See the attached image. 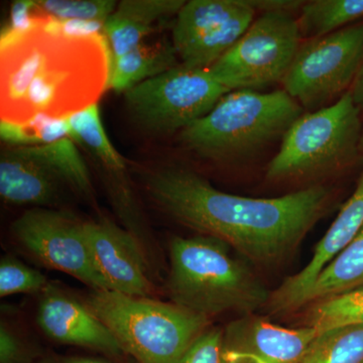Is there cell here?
<instances>
[{
	"mask_svg": "<svg viewBox=\"0 0 363 363\" xmlns=\"http://www.w3.org/2000/svg\"><path fill=\"white\" fill-rule=\"evenodd\" d=\"M298 18L288 11H266L210 67L229 91L255 90L283 81L301 45Z\"/></svg>",
	"mask_w": 363,
	"mask_h": 363,
	"instance_id": "9",
	"label": "cell"
},
{
	"mask_svg": "<svg viewBox=\"0 0 363 363\" xmlns=\"http://www.w3.org/2000/svg\"><path fill=\"white\" fill-rule=\"evenodd\" d=\"M360 150H363V130H362V140H360Z\"/></svg>",
	"mask_w": 363,
	"mask_h": 363,
	"instance_id": "32",
	"label": "cell"
},
{
	"mask_svg": "<svg viewBox=\"0 0 363 363\" xmlns=\"http://www.w3.org/2000/svg\"><path fill=\"white\" fill-rule=\"evenodd\" d=\"M111 56L102 33H73L33 20L0 38L1 123L66 119L109 89Z\"/></svg>",
	"mask_w": 363,
	"mask_h": 363,
	"instance_id": "1",
	"label": "cell"
},
{
	"mask_svg": "<svg viewBox=\"0 0 363 363\" xmlns=\"http://www.w3.org/2000/svg\"><path fill=\"white\" fill-rule=\"evenodd\" d=\"M350 92L353 100H354L355 104L359 107L360 111L363 113V57L359 70L357 72V77H355L354 82L351 86Z\"/></svg>",
	"mask_w": 363,
	"mask_h": 363,
	"instance_id": "29",
	"label": "cell"
},
{
	"mask_svg": "<svg viewBox=\"0 0 363 363\" xmlns=\"http://www.w3.org/2000/svg\"><path fill=\"white\" fill-rule=\"evenodd\" d=\"M240 355L243 357V363H267L264 360L259 359V358L250 357V355Z\"/></svg>",
	"mask_w": 363,
	"mask_h": 363,
	"instance_id": "31",
	"label": "cell"
},
{
	"mask_svg": "<svg viewBox=\"0 0 363 363\" xmlns=\"http://www.w3.org/2000/svg\"><path fill=\"white\" fill-rule=\"evenodd\" d=\"M32 352L25 339L4 320L0 324V363H32Z\"/></svg>",
	"mask_w": 363,
	"mask_h": 363,
	"instance_id": "28",
	"label": "cell"
},
{
	"mask_svg": "<svg viewBox=\"0 0 363 363\" xmlns=\"http://www.w3.org/2000/svg\"><path fill=\"white\" fill-rule=\"evenodd\" d=\"M178 55L173 43L168 40L143 42L128 54L111 63L109 89L125 93L178 66Z\"/></svg>",
	"mask_w": 363,
	"mask_h": 363,
	"instance_id": "18",
	"label": "cell"
},
{
	"mask_svg": "<svg viewBox=\"0 0 363 363\" xmlns=\"http://www.w3.org/2000/svg\"><path fill=\"white\" fill-rule=\"evenodd\" d=\"M38 363H107L95 358L80 357H50Z\"/></svg>",
	"mask_w": 363,
	"mask_h": 363,
	"instance_id": "30",
	"label": "cell"
},
{
	"mask_svg": "<svg viewBox=\"0 0 363 363\" xmlns=\"http://www.w3.org/2000/svg\"><path fill=\"white\" fill-rule=\"evenodd\" d=\"M360 288H363V227L318 276L305 296L303 307Z\"/></svg>",
	"mask_w": 363,
	"mask_h": 363,
	"instance_id": "20",
	"label": "cell"
},
{
	"mask_svg": "<svg viewBox=\"0 0 363 363\" xmlns=\"http://www.w3.org/2000/svg\"><path fill=\"white\" fill-rule=\"evenodd\" d=\"M117 4L114 0H38L32 1L30 21H57L73 33H102Z\"/></svg>",
	"mask_w": 363,
	"mask_h": 363,
	"instance_id": "19",
	"label": "cell"
},
{
	"mask_svg": "<svg viewBox=\"0 0 363 363\" xmlns=\"http://www.w3.org/2000/svg\"><path fill=\"white\" fill-rule=\"evenodd\" d=\"M83 223L65 212L37 207L18 217L11 233L44 266L70 274L94 291H111L93 262Z\"/></svg>",
	"mask_w": 363,
	"mask_h": 363,
	"instance_id": "11",
	"label": "cell"
},
{
	"mask_svg": "<svg viewBox=\"0 0 363 363\" xmlns=\"http://www.w3.org/2000/svg\"><path fill=\"white\" fill-rule=\"evenodd\" d=\"M363 325V288L315 303L308 313V326L326 331Z\"/></svg>",
	"mask_w": 363,
	"mask_h": 363,
	"instance_id": "24",
	"label": "cell"
},
{
	"mask_svg": "<svg viewBox=\"0 0 363 363\" xmlns=\"http://www.w3.org/2000/svg\"><path fill=\"white\" fill-rule=\"evenodd\" d=\"M181 363H243V357L230 350L220 328H208L189 348Z\"/></svg>",
	"mask_w": 363,
	"mask_h": 363,
	"instance_id": "27",
	"label": "cell"
},
{
	"mask_svg": "<svg viewBox=\"0 0 363 363\" xmlns=\"http://www.w3.org/2000/svg\"><path fill=\"white\" fill-rule=\"evenodd\" d=\"M183 0H123L105 21L104 33L111 63L145 42L162 21L177 16Z\"/></svg>",
	"mask_w": 363,
	"mask_h": 363,
	"instance_id": "17",
	"label": "cell"
},
{
	"mask_svg": "<svg viewBox=\"0 0 363 363\" xmlns=\"http://www.w3.org/2000/svg\"><path fill=\"white\" fill-rule=\"evenodd\" d=\"M40 295L37 321L48 337L112 355L124 352L112 332L87 305L51 284Z\"/></svg>",
	"mask_w": 363,
	"mask_h": 363,
	"instance_id": "15",
	"label": "cell"
},
{
	"mask_svg": "<svg viewBox=\"0 0 363 363\" xmlns=\"http://www.w3.org/2000/svg\"><path fill=\"white\" fill-rule=\"evenodd\" d=\"M229 92L209 68L181 63L130 88L124 98L128 113L142 130L168 135L206 116Z\"/></svg>",
	"mask_w": 363,
	"mask_h": 363,
	"instance_id": "7",
	"label": "cell"
},
{
	"mask_svg": "<svg viewBox=\"0 0 363 363\" xmlns=\"http://www.w3.org/2000/svg\"><path fill=\"white\" fill-rule=\"evenodd\" d=\"M93 262L109 290L131 297L150 298L147 253L128 229L107 219L83 223Z\"/></svg>",
	"mask_w": 363,
	"mask_h": 363,
	"instance_id": "13",
	"label": "cell"
},
{
	"mask_svg": "<svg viewBox=\"0 0 363 363\" xmlns=\"http://www.w3.org/2000/svg\"><path fill=\"white\" fill-rule=\"evenodd\" d=\"M1 140L20 147H38L70 138L68 118L39 119L32 123L13 124L0 121Z\"/></svg>",
	"mask_w": 363,
	"mask_h": 363,
	"instance_id": "25",
	"label": "cell"
},
{
	"mask_svg": "<svg viewBox=\"0 0 363 363\" xmlns=\"http://www.w3.org/2000/svg\"><path fill=\"white\" fill-rule=\"evenodd\" d=\"M85 304L140 363H181L209 318L175 303L94 291Z\"/></svg>",
	"mask_w": 363,
	"mask_h": 363,
	"instance_id": "5",
	"label": "cell"
},
{
	"mask_svg": "<svg viewBox=\"0 0 363 363\" xmlns=\"http://www.w3.org/2000/svg\"><path fill=\"white\" fill-rule=\"evenodd\" d=\"M225 342L241 355H250L267 363H298L320 333L307 326L284 328L262 318L248 317L229 325Z\"/></svg>",
	"mask_w": 363,
	"mask_h": 363,
	"instance_id": "16",
	"label": "cell"
},
{
	"mask_svg": "<svg viewBox=\"0 0 363 363\" xmlns=\"http://www.w3.org/2000/svg\"><path fill=\"white\" fill-rule=\"evenodd\" d=\"M157 206L183 225L224 241L247 259L272 264L298 247L323 215L328 189L315 185L277 198L222 192L192 169L168 167L145 180Z\"/></svg>",
	"mask_w": 363,
	"mask_h": 363,
	"instance_id": "2",
	"label": "cell"
},
{
	"mask_svg": "<svg viewBox=\"0 0 363 363\" xmlns=\"http://www.w3.org/2000/svg\"><path fill=\"white\" fill-rule=\"evenodd\" d=\"M363 227V171L354 192L341 208L335 220L315 247L311 260L304 269L289 277L269 296L274 313L295 311L303 307L305 296L318 276L339 252L354 240Z\"/></svg>",
	"mask_w": 363,
	"mask_h": 363,
	"instance_id": "14",
	"label": "cell"
},
{
	"mask_svg": "<svg viewBox=\"0 0 363 363\" xmlns=\"http://www.w3.org/2000/svg\"><path fill=\"white\" fill-rule=\"evenodd\" d=\"M48 284L45 274L13 257L0 262V297L14 294L42 293Z\"/></svg>",
	"mask_w": 363,
	"mask_h": 363,
	"instance_id": "26",
	"label": "cell"
},
{
	"mask_svg": "<svg viewBox=\"0 0 363 363\" xmlns=\"http://www.w3.org/2000/svg\"><path fill=\"white\" fill-rule=\"evenodd\" d=\"M360 116L350 91L330 105L302 114L281 138L279 152L267 166V178H312L347 166L360 150Z\"/></svg>",
	"mask_w": 363,
	"mask_h": 363,
	"instance_id": "6",
	"label": "cell"
},
{
	"mask_svg": "<svg viewBox=\"0 0 363 363\" xmlns=\"http://www.w3.org/2000/svg\"><path fill=\"white\" fill-rule=\"evenodd\" d=\"M68 124L71 140L90 150L105 168L121 180L126 169L125 162L107 138L98 104L68 117Z\"/></svg>",
	"mask_w": 363,
	"mask_h": 363,
	"instance_id": "22",
	"label": "cell"
},
{
	"mask_svg": "<svg viewBox=\"0 0 363 363\" xmlns=\"http://www.w3.org/2000/svg\"><path fill=\"white\" fill-rule=\"evenodd\" d=\"M67 187L91 192L89 171L70 138L1 152L0 195L4 201L48 206L58 201Z\"/></svg>",
	"mask_w": 363,
	"mask_h": 363,
	"instance_id": "8",
	"label": "cell"
},
{
	"mask_svg": "<svg viewBox=\"0 0 363 363\" xmlns=\"http://www.w3.org/2000/svg\"><path fill=\"white\" fill-rule=\"evenodd\" d=\"M363 57V21L301 44L281 81L284 90L313 111L350 91Z\"/></svg>",
	"mask_w": 363,
	"mask_h": 363,
	"instance_id": "10",
	"label": "cell"
},
{
	"mask_svg": "<svg viewBox=\"0 0 363 363\" xmlns=\"http://www.w3.org/2000/svg\"><path fill=\"white\" fill-rule=\"evenodd\" d=\"M298 11L302 37L316 39L362 23L363 0H313Z\"/></svg>",
	"mask_w": 363,
	"mask_h": 363,
	"instance_id": "21",
	"label": "cell"
},
{
	"mask_svg": "<svg viewBox=\"0 0 363 363\" xmlns=\"http://www.w3.org/2000/svg\"><path fill=\"white\" fill-rule=\"evenodd\" d=\"M250 0H191L177 14L172 43L184 65L210 68L253 21Z\"/></svg>",
	"mask_w": 363,
	"mask_h": 363,
	"instance_id": "12",
	"label": "cell"
},
{
	"mask_svg": "<svg viewBox=\"0 0 363 363\" xmlns=\"http://www.w3.org/2000/svg\"><path fill=\"white\" fill-rule=\"evenodd\" d=\"M224 241L199 235L169 242L168 291L175 304L207 318L226 312L250 314L271 294Z\"/></svg>",
	"mask_w": 363,
	"mask_h": 363,
	"instance_id": "3",
	"label": "cell"
},
{
	"mask_svg": "<svg viewBox=\"0 0 363 363\" xmlns=\"http://www.w3.org/2000/svg\"><path fill=\"white\" fill-rule=\"evenodd\" d=\"M302 114L303 107L284 89L230 91L182 130L180 140L200 156L225 161L283 138Z\"/></svg>",
	"mask_w": 363,
	"mask_h": 363,
	"instance_id": "4",
	"label": "cell"
},
{
	"mask_svg": "<svg viewBox=\"0 0 363 363\" xmlns=\"http://www.w3.org/2000/svg\"><path fill=\"white\" fill-rule=\"evenodd\" d=\"M298 363H363V325L320 332Z\"/></svg>",
	"mask_w": 363,
	"mask_h": 363,
	"instance_id": "23",
	"label": "cell"
}]
</instances>
